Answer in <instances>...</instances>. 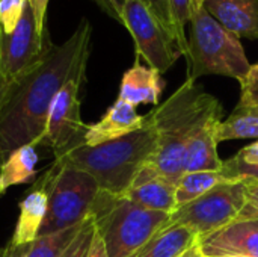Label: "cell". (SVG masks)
I'll return each instance as SVG.
<instances>
[{
	"label": "cell",
	"instance_id": "cell-20",
	"mask_svg": "<svg viewBox=\"0 0 258 257\" xmlns=\"http://www.w3.org/2000/svg\"><path fill=\"white\" fill-rule=\"evenodd\" d=\"M218 142L231 139H258V105L240 103L230 117L219 123Z\"/></svg>",
	"mask_w": 258,
	"mask_h": 257
},
{
	"label": "cell",
	"instance_id": "cell-15",
	"mask_svg": "<svg viewBox=\"0 0 258 257\" xmlns=\"http://www.w3.org/2000/svg\"><path fill=\"white\" fill-rule=\"evenodd\" d=\"M147 117L139 115L136 108L121 98H118L103 115L101 120L88 126L83 136V145L95 147L128 133H133L145 126Z\"/></svg>",
	"mask_w": 258,
	"mask_h": 257
},
{
	"label": "cell",
	"instance_id": "cell-22",
	"mask_svg": "<svg viewBox=\"0 0 258 257\" xmlns=\"http://www.w3.org/2000/svg\"><path fill=\"white\" fill-rule=\"evenodd\" d=\"M230 182L222 170L184 173L175 183V209L204 195L215 186Z\"/></svg>",
	"mask_w": 258,
	"mask_h": 257
},
{
	"label": "cell",
	"instance_id": "cell-3",
	"mask_svg": "<svg viewBox=\"0 0 258 257\" xmlns=\"http://www.w3.org/2000/svg\"><path fill=\"white\" fill-rule=\"evenodd\" d=\"M145 126L122 138L95 145H79L62 159L73 167L86 171L98 183L100 189L121 197L133 183L139 171L148 164L157 147L156 129L150 114Z\"/></svg>",
	"mask_w": 258,
	"mask_h": 257
},
{
	"label": "cell",
	"instance_id": "cell-24",
	"mask_svg": "<svg viewBox=\"0 0 258 257\" xmlns=\"http://www.w3.org/2000/svg\"><path fill=\"white\" fill-rule=\"evenodd\" d=\"M82 226L83 224L56 233L38 236L35 242L29 245L26 257H60L70 247Z\"/></svg>",
	"mask_w": 258,
	"mask_h": 257
},
{
	"label": "cell",
	"instance_id": "cell-18",
	"mask_svg": "<svg viewBox=\"0 0 258 257\" xmlns=\"http://www.w3.org/2000/svg\"><path fill=\"white\" fill-rule=\"evenodd\" d=\"M198 244V236L184 226H166L133 257H181Z\"/></svg>",
	"mask_w": 258,
	"mask_h": 257
},
{
	"label": "cell",
	"instance_id": "cell-14",
	"mask_svg": "<svg viewBox=\"0 0 258 257\" xmlns=\"http://www.w3.org/2000/svg\"><path fill=\"white\" fill-rule=\"evenodd\" d=\"M132 203L154 212L172 214L175 211V183L145 165L128 189L121 195Z\"/></svg>",
	"mask_w": 258,
	"mask_h": 257
},
{
	"label": "cell",
	"instance_id": "cell-7",
	"mask_svg": "<svg viewBox=\"0 0 258 257\" xmlns=\"http://www.w3.org/2000/svg\"><path fill=\"white\" fill-rule=\"evenodd\" d=\"M135 41L136 58L160 74L183 56L177 38L151 0H125L122 23Z\"/></svg>",
	"mask_w": 258,
	"mask_h": 257
},
{
	"label": "cell",
	"instance_id": "cell-30",
	"mask_svg": "<svg viewBox=\"0 0 258 257\" xmlns=\"http://www.w3.org/2000/svg\"><path fill=\"white\" fill-rule=\"evenodd\" d=\"M50 0H29V5L33 11L36 24L39 30H47L45 27V15H47V6Z\"/></svg>",
	"mask_w": 258,
	"mask_h": 257
},
{
	"label": "cell",
	"instance_id": "cell-36",
	"mask_svg": "<svg viewBox=\"0 0 258 257\" xmlns=\"http://www.w3.org/2000/svg\"><path fill=\"white\" fill-rule=\"evenodd\" d=\"M181 257H187V253H186V254H183V256Z\"/></svg>",
	"mask_w": 258,
	"mask_h": 257
},
{
	"label": "cell",
	"instance_id": "cell-28",
	"mask_svg": "<svg viewBox=\"0 0 258 257\" xmlns=\"http://www.w3.org/2000/svg\"><path fill=\"white\" fill-rule=\"evenodd\" d=\"M258 220V183L246 185V204L236 221Z\"/></svg>",
	"mask_w": 258,
	"mask_h": 257
},
{
	"label": "cell",
	"instance_id": "cell-4",
	"mask_svg": "<svg viewBox=\"0 0 258 257\" xmlns=\"http://www.w3.org/2000/svg\"><path fill=\"white\" fill-rule=\"evenodd\" d=\"M189 24L190 36L184 55L186 79L197 82L203 76L218 74L240 83L251 68L240 38L225 29L203 6Z\"/></svg>",
	"mask_w": 258,
	"mask_h": 257
},
{
	"label": "cell",
	"instance_id": "cell-34",
	"mask_svg": "<svg viewBox=\"0 0 258 257\" xmlns=\"http://www.w3.org/2000/svg\"><path fill=\"white\" fill-rule=\"evenodd\" d=\"M3 159H5V158H3V155H2V150H0V168H2V164H3Z\"/></svg>",
	"mask_w": 258,
	"mask_h": 257
},
{
	"label": "cell",
	"instance_id": "cell-13",
	"mask_svg": "<svg viewBox=\"0 0 258 257\" xmlns=\"http://www.w3.org/2000/svg\"><path fill=\"white\" fill-rule=\"evenodd\" d=\"M224 108L222 105L213 109L204 121L200 124L194 136L186 145L183 159V174L195 171H219L222 170L224 161L218 155V138L216 130L222 121Z\"/></svg>",
	"mask_w": 258,
	"mask_h": 257
},
{
	"label": "cell",
	"instance_id": "cell-2",
	"mask_svg": "<svg viewBox=\"0 0 258 257\" xmlns=\"http://www.w3.org/2000/svg\"><path fill=\"white\" fill-rule=\"evenodd\" d=\"M221 101L204 91L198 82L186 79L181 86L159 108L148 112L156 129L157 147L147 165L177 183L183 176L186 145Z\"/></svg>",
	"mask_w": 258,
	"mask_h": 257
},
{
	"label": "cell",
	"instance_id": "cell-32",
	"mask_svg": "<svg viewBox=\"0 0 258 257\" xmlns=\"http://www.w3.org/2000/svg\"><path fill=\"white\" fill-rule=\"evenodd\" d=\"M8 88H9V85L5 82V79L2 77V73H0V106H2V103H3V98H5V95H6Z\"/></svg>",
	"mask_w": 258,
	"mask_h": 257
},
{
	"label": "cell",
	"instance_id": "cell-9",
	"mask_svg": "<svg viewBox=\"0 0 258 257\" xmlns=\"http://www.w3.org/2000/svg\"><path fill=\"white\" fill-rule=\"evenodd\" d=\"M54 44L48 30H39L33 11L27 5L15 30L3 33L0 29V73L8 85L20 79L41 62Z\"/></svg>",
	"mask_w": 258,
	"mask_h": 257
},
{
	"label": "cell",
	"instance_id": "cell-19",
	"mask_svg": "<svg viewBox=\"0 0 258 257\" xmlns=\"http://www.w3.org/2000/svg\"><path fill=\"white\" fill-rule=\"evenodd\" d=\"M38 153L35 144L23 145L3 159L0 168V195L11 186L29 182L36 174Z\"/></svg>",
	"mask_w": 258,
	"mask_h": 257
},
{
	"label": "cell",
	"instance_id": "cell-23",
	"mask_svg": "<svg viewBox=\"0 0 258 257\" xmlns=\"http://www.w3.org/2000/svg\"><path fill=\"white\" fill-rule=\"evenodd\" d=\"M222 171L230 182L258 183V141L224 161Z\"/></svg>",
	"mask_w": 258,
	"mask_h": 257
},
{
	"label": "cell",
	"instance_id": "cell-6",
	"mask_svg": "<svg viewBox=\"0 0 258 257\" xmlns=\"http://www.w3.org/2000/svg\"><path fill=\"white\" fill-rule=\"evenodd\" d=\"M51 168L48 206L39 236L83 224L92 217L101 192L91 174L62 159H54Z\"/></svg>",
	"mask_w": 258,
	"mask_h": 257
},
{
	"label": "cell",
	"instance_id": "cell-37",
	"mask_svg": "<svg viewBox=\"0 0 258 257\" xmlns=\"http://www.w3.org/2000/svg\"><path fill=\"white\" fill-rule=\"evenodd\" d=\"M222 257H231V256H222Z\"/></svg>",
	"mask_w": 258,
	"mask_h": 257
},
{
	"label": "cell",
	"instance_id": "cell-8",
	"mask_svg": "<svg viewBox=\"0 0 258 257\" xmlns=\"http://www.w3.org/2000/svg\"><path fill=\"white\" fill-rule=\"evenodd\" d=\"M245 204V182L221 183L197 200L177 208L169 215L168 226H184L201 239L234 223Z\"/></svg>",
	"mask_w": 258,
	"mask_h": 257
},
{
	"label": "cell",
	"instance_id": "cell-11",
	"mask_svg": "<svg viewBox=\"0 0 258 257\" xmlns=\"http://www.w3.org/2000/svg\"><path fill=\"white\" fill-rule=\"evenodd\" d=\"M53 176V168L50 167L42 173L39 179L30 186L24 194L23 200L18 203V218L9 244L0 251V257H21L26 254L30 244L39 236L41 226L44 223L47 206H48V191Z\"/></svg>",
	"mask_w": 258,
	"mask_h": 257
},
{
	"label": "cell",
	"instance_id": "cell-29",
	"mask_svg": "<svg viewBox=\"0 0 258 257\" xmlns=\"http://www.w3.org/2000/svg\"><path fill=\"white\" fill-rule=\"evenodd\" d=\"M104 14L118 23H122V6L125 0H92Z\"/></svg>",
	"mask_w": 258,
	"mask_h": 257
},
{
	"label": "cell",
	"instance_id": "cell-17",
	"mask_svg": "<svg viewBox=\"0 0 258 257\" xmlns=\"http://www.w3.org/2000/svg\"><path fill=\"white\" fill-rule=\"evenodd\" d=\"M165 89V80L162 74L141 64V59L136 58L132 68H128L121 79L119 95L118 98L133 105H157L159 98Z\"/></svg>",
	"mask_w": 258,
	"mask_h": 257
},
{
	"label": "cell",
	"instance_id": "cell-35",
	"mask_svg": "<svg viewBox=\"0 0 258 257\" xmlns=\"http://www.w3.org/2000/svg\"><path fill=\"white\" fill-rule=\"evenodd\" d=\"M198 2H200V5L203 6V3H204V0H198Z\"/></svg>",
	"mask_w": 258,
	"mask_h": 257
},
{
	"label": "cell",
	"instance_id": "cell-1",
	"mask_svg": "<svg viewBox=\"0 0 258 257\" xmlns=\"http://www.w3.org/2000/svg\"><path fill=\"white\" fill-rule=\"evenodd\" d=\"M92 26L82 18L73 35L53 45L32 70L12 82L0 106V150L3 158L27 144H41L50 106L76 76L86 74Z\"/></svg>",
	"mask_w": 258,
	"mask_h": 257
},
{
	"label": "cell",
	"instance_id": "cell-5",
	"mask_svg": "<svg viewBox=\"0 0 258 257\" xmlns=\"http://www.w3.org/2000/svg\"><path fill=\"white\" fill-rule=\"evenodd\" d=\"M92 217L109 257H133L169 223V214L148 211L101 191Z\"/></svg>",
	"mask_w": 258,
	"mask_h": 257
},
{
	"label": "cell",
	"instance_id": "cell-10",
	"mask_svg": "<svg viewBox=\"0 0 258 257\" xmlns=\"http://www.w3.org/2000/svg\"><path fill=\"white\" fill-rule=\"evenodd\" d=\"M85 74L71 79L54 97L47 117L44 141L50 145L54 158H62L83 144L88 126L80 117V86Z\"/></svg>",
	"mask_w": 258,
	"mask_h": 257
},
{
	"label": "cell",
	"instance_id": "cell-31",
	"mask_svg": "<svg viewBox=\"0 0 258 257\" xmlns=\"http://www.w3.org/2000/svg\"><path fill=\"white\" fill-rule=\"evenodd\" d=\"M86 257H109L107 251H106V247H104V242H103L101 236L98 235L97 229H95V233L92 236V242H91V247H89V251H88Z\"/></svg>",
	"mask_w": 258,
	"mask_h": 257
},
{
	"label": "cell",
	"instance_id": "cell-25",
	"mask_svg": "<svg viewBox=\"0 0 258 257\" xmlns=\"http://www.w3.org/2000/svg\"><path fill=\"white\" fill-rule=\"evenodd\" d=\"M27 5L29 0H0V29L3 33L15 30Z\"/></svg>",
	"mask_w": 258,
	"mask_h": 257
},
{
	"label": "cell",
	"instance_id": "cell-21",
	"mask_svg": "<svg viewBox=\"0 0 258 257\" xmlns=\"http://www.w3.org/2000/svg\"><path fill=\"white\" fill-rule=\"evenodd\" d=\"M163 20L168 23L171 30L174 32L178 47L183 56L187 52V38L184 27L190 23L195 12L201 8L198 0H151Z\"/></svg>",
	"mask_w": 258,
	"mask_h": 257
},
{
	"label": "cell",
	"instance_id": "cell-12",
	"mask_svg": "<svg viewBox=\"0 0 258 257\" xmlns=\"http://www.w3.org/2000/svg\"><path fill=\"white\" fill-rule=\"evenodd\" d=\"M203 257H258V220L234 221L198 239Z\"/></svg>",
	"mask_w": 258,
	"mask_h": 257
},
{
	"label": "cell",
	"instance_id": "cell-33",
	"mask_svg": "<svg viewBox=\"0 0 258 257\" xmlns=\"http://www.w3.org/2000/svg\"><path fill=\"white\" fill-rule=\"evenodd\" d=\"M187 257H203L201 256V253H200V250H198V244H197L194 248H190V250L187 251Z\"/></svg>",
	"mask_w": 258,
	"mask_h": 257
},
{
	"label": "cell",
	"instance_id": "cell-16",
	"mask_svg": "<svg viewBox=\"0 0 258 257\" xmlns=\"http://www.w3.org/2000/svg\"><path fill=\"white\" fill-rule=\"evenodd\" d=\"M203 8L237 38L258 39V0H204Z\"/></svg>",
	"mask_w": 258,
	"mask_h": 257
},
{
	"label": "cell",
	"instance_id": "cell-27",
	"mask_svg": "<svg viewBox=\"0 0 258 257\" xmlns=\"http://www.w3.org/2000/svg\"><path fill=\"white\" fill-rule=\"evenodd\" d=\"M240 103L258 105V64L251 65L248 74L240 82Z\"/></svg>",
	"mask_w": 258,
	"mask_h": 257
},
{
	"label": "cell",
	"instance_id": "cell-38",
	"mask_svg": "<svg viewBox=\"0 0 258 257\" xmlns=\"http://www.w3.org/2000/svg\"><path fill=\"white\" fill-rule=\"evenodd\" d=\"M21 257H26V254H24V256H21Z\"/></svg>",
	"mask_w": 258,
	"mask_h": 257
},
{
	"label": "cell",
	"instance_id": "cell-26",
	"mask_svg": "<svg viewBox=\"0 0 258 257\" xmlns=\"http://www.w3.org/2000/svg\"><path fill=\"white\" fill-rule=\"evenodd\" d=\"M95 233V220L94 217H89L83 226L80 227L79 233L76 235V238L73 239V242L70 244V247L65 250V253L60 257H86L91 242H92V236Z\"/></svg>",
	"mask_w": 258,
	"mask_h": 257
}]
</instances>
